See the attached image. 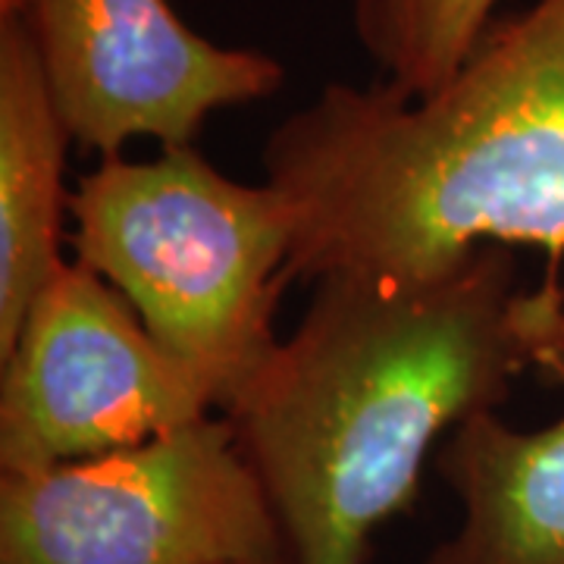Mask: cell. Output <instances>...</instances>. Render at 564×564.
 Instances as JSON below:
<instances>
[{
    "mask_svg": "<svg viewBox=\"0 0 564 564\" xmlns=\"http://www.w3.org/2000/svg\"><path fill=\"white\" fill-rule=\"evenodd\" d=\"M564 355V289L484 248L423 282L326 276L292 336L223 411L276 514L289 564H367L462 423Z\"/></svg>",
    "mask_w": 564,
    "mask_h": 564,
    "instance_id": "6da1fadb",
    "label": "cell"
},
{
    "mask_svg": "<svg viewBox=\"0 0 564 564\" xmlns=\"http://www.w3.org/2000/svg\"><path fill=\"white\" fill-rule=\"evenodd\" d=\"M289 280L423 282L484 248L564 258V0L496 20L426 95L333 82L267 135Z\"/></svg>",
    "mask_w": 564,
    "mask_h": 564,
    "instance_id": "7a4b0ae2",
    "label": "cell"
},
{
    "mask_svg": "<svg viewBox=\"0 0 564 564\" xmlns=\"http://www.w3.org/2000/svg\"><path fill=\"white\" fill-rule=\"evenodd\" d=\"M76 261L110 282L214 411L280 348L295 214L276 185L232 180L192 148L101 158L69 192Z\"/></svg>",
    "mask_w": 564,
    "mask_h": 564,
    "instance_id": "3957f363",
    "label": "cell"
},
{
    "mask_svg": "<svg viewBox=\"0 0 564 564\" xmlns=\"http://www.w3.org/2000/svg\"><path fill=\"white\" fill-rule=\"evenodd\" d=\"M276 514L226 417L85 462L0 474V564H261Z\"/></svg>",
    "mask_w": 564,
    "mask_h": 564,
    "instance_id": "277c9868",
    "label": "cell"
},
{
    "mask_svg": "<svg viewBox=\"0 0 564 564\" xmlns=\"http://www.w3.org/2000/svg\"><path fill=\"white\" fill-rule=\"evenodd\" d=\"M0 361V474L135 448L214 411L132 304L79 261L41 289Z\"/></svg>",
    "mask_w": 564,
    "mask_h": 564,
    "instance_id": "5b68a950",
    "label": "cell"
},
{
    "mask_svg": "<svg viewBox=\"0 0 564 564\" xmlns=\"http://www.w3.org/2000/svg\"><path fill=\"white\" fill-rule=\"evenodd\" d=\"M51 98L82 151L192 148L217 110L273 98L285 66L204 39L170 0H17Z\"/></svg>",
    "mask_w": 564,
    "mask_h": 564,
    "instance_id": "8992f818",
    "label": "cell"
},
{
    "mask_svg": "<svg viewBox=\"0 0 564 564\" xmlns=\"http://www.w3.org/2000/svg\"><path fill=\"white\" fill-rule=\"evenodd\" d=\"M545 373L564 383V355ZM436 470L462 521L423 564H564V414L540 430L477 414L440 445Z\"/></svg>",
    "mask_w": 564,
    "mask_h": 564,
    "instance_id": "52a82bcc",
    "label": "cell"
},
{
    "mask_svg": "<svg viewBox=\"0 0 564 564\" xmlns=\"http://www.w3.org/2000/svg\"><path fill=\"white\" fill-rule=\"evenodd\" d=\"M76 144L20 13H0V358L41 289L61 273Z\"/></svg>",
    "mask_w": 564,
    "mask_h": 564,
    "instance_id": "ba28073f",
    "label": "cell"
},
{
    "mask_svg": "<svg viewBox=\"0 0 564 564\" xmlns=\"http://www.w3.org/2000/svg\"><path fill=\"white\" fill-rule=\"evenodd\" d=\"M496 7L499 0H355L351 25L386 85L426 95L470 57Z\"/></svg>",
    "mask_w": 564,
    "mask_h": 564,
    "instance_id": "9c48e42d",
    "label": "cell"
},
{
    "mask_svg": "<svg viewBox=\"0 0 564 564\" xmlns=\"http://www.w3.org/2000/svg\"><path fill=\"white\" fill-rule=\"evenodd\" d=\"M13 3H17V0H0V13H7V10H13Z\"/></svg>",
    "mask_w": 564,
    "mask_h": 564,
    "instance_id": "30bf717a",
    "label": "cell"
},
{
    "mask_svg": "<svg viewBox=\"0 0 564 564\" xmlns=\"http://www.w3.org/2000/svg\"><path fill=\"white\" fill-rule=\"evenodd\" d=\"M261 564H289L285 558H273V562H261Z\"/></svg>",
    "mask_w": 564,
    "mask_h": 564,
    "instance_id": "8fae6325",
    "label": "cell"
}]
</instances>
